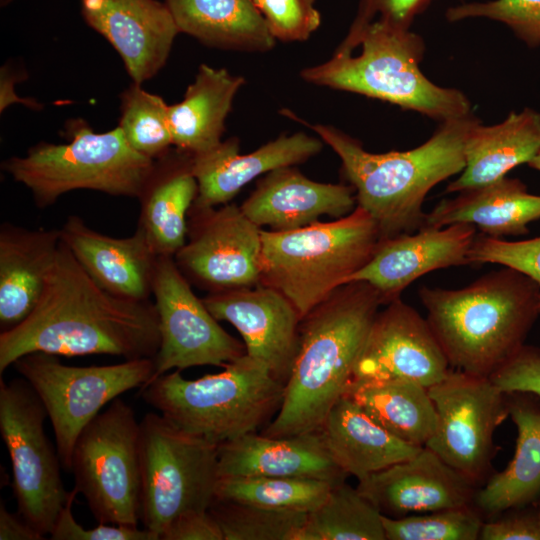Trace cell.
Wrapping results in <instances>:
<instances>
[{
	"mask_svg": "<svg viewBox=\"0 0 540 540\" xmlns=\"http://www.w3.org/2000/svg\"><path fill=\"white\" fill-rule=\"evenodd\" d=\"M160 347L154 302L114 296L101 288L61 241L41 297L30 315L0 333V374L20 357L105 354L153 358Z\"/></svg>",
	"mask_w": 540,
	"mask_h": 540,
	"instance_id": "1",
	"label": "cell"
},
{
	"mask_svg": "<svg viewBox=\"0 0 540 540\" xmlns=\"http://www.w3.org/2000/svg\"><path fill=\"white\" fill-rule=\"evenodd\" d=\"M284 114L311 128L337 154L342 172L355 190L357 206L375 220L381 239L425 226L426 195L438 183L462 172L466 139L480 122L471 112L440 122L432 136L413 149L371 153L334 126L306 123L288 110Z\"/></svg>",
	"mask_w": 540,
	"mask_h": 540,
	"instance_id": "2",
	"label": "cell"
},
{
	"mask_svg": "<svg viewBox=\"0 0 540 540\" xmlns=\"http://www.w3.org/2000/svg\"><path fill=\"white\" fill-rule=\"evenodd\" d=\"M364 281L345 283L300 321L297 352L278 413L261 434L286 437L319 430L353 380L356 362L380 307Z\"/></svg>",
	"mask_w": 540,
	"mask_h": 540,
	"instance_id": "3",
	"label": "cell"
},
{
	"mask_svg": "<svg viewBox=\"0 0 540 540\" xmlns=\"http://www.w3.org/2000/svg\"><path fill=\"white\" fill-rule=\"evenodd\" d=\"M427 322L450 367L490 377L514 356L540 316V287L503 266L456 290L419 289Z\"/></svg>",
	"mask_w": 540,
	"mask_h": 540,
	"instance_id": "4",
	"label": "cell"
},
{
	"mask_svg": "<svg viewBox=\"0 0 540 540\" xmlns=\"http://www.w3.org/2000/svg\"><path fill=\"white\" fill-rule=\"evenodd\" d=\"M423 38L375 19L354 20L327 61L300 72L307 83L356 93L443 122L472 112L460 90L430 81L420 69Z\"/></svg>",
	"mask_w": 540,
	"mask_h": 540,
	"instance_id": "5",
	"label": "cell"
},
{
	"mask_svg": "<svg viewBox=\"0 0 540 540\" xmlns=\"http://www.w3.org/2000/svg\"><path fill=\"white\" fill-rule=\"evenodd\" d=\"M284 389L265 362L245 353L223 371L194 380L180 370L167 372L142 386L140 395L180 429L220 444L270 423Z\"/></svg>",
	"mask_w": 540,
	"mask_h": 540,
	"instance_id": "6",
	"label": "cell"
},
{
	"mask_svg": "<svg viewBox=\"0 0 540 540\" xmlns=\"http://www.w3.org/2000/svg\"><path fill=\"white\" fill-rule=\"evenodd\" d=\"M261 283L283 294L301 319L372 258L381 240L360 206L330 222L261 230Z\"/></svg>",
	"mask_w": 540,
	"mask_h": 540,
	"instance_id": "7",
	"label": "cell"
},
{
	"mask_svg": "<svg viewBox=\"0 0 540 540\" xmlns=\"http://www.w3.org/2000/svg\"><path fill=\"white\" fill-rule=\"evenodd\" d=\"M65 134L67 143L40 142L24 156L2 163L5 172L30 190L38 208L79 189L138 198L154 160L135 151L119 126L96 133L86 121L73 119Z\"/></svg>",
	"mask_w": 540,
	"mask_h": 540,
	"instance_id": "8",
	"label": "cell"
},
{
	"mask_svg": "<svg viewBox=\"0 0 540 540\" xmlns=\"http://www.w3.org/2000/svg\"><path fill=\"white\" fill-rule=\"evenodd\" d=\"M140 521L159 535L178 515L208 510L216 498L218 444L190 434L163 415L140 421Z\"/></svg>",
	"mask_w": 540,
	"mask_h": 540,
	"instance_id": "9",
	"label": "cell"
},
{
	"mask_svg": "<svg viewBox=\"0 0 540 540\" xmlns=\"http://www.w3.org/2000/svg\"><path fill=\"white\" fill-rule=\"evenodd\" d=\"M140 422L119 397L80 432L72 453L74 489L98 523L138 527Z\"/></svg>",
	"mask_w": 540,
	"mask_h": 540,
	"instance_id": "10",
	"label": "cell"
},
{
	"mask_svg": "<svg viewBox=\"0 0 540 540\" xmlns=\"http://www.w3.org/2000/svg\"><path fill=\"white\" fill-rule=\"evenodd\" d=\"M41 399L51 422L56 449L71 471L75 442L83 428L119 395L141 388L154 374V359L111 365L71 366L43 352L26 354L13 364Z\"/></svg>",
	"mask_w": 540,
	"mask_h": 540,
	"instance_id": "11",
	"label": "cell"
},
{
	"mask_svg": "<svg viewBox=\"0 0 540 540\" xmlns=\"http://www.w3.org/2000/svg\"><path fill=\"white\" fill-rule=\"evenodd\" d=\"M46 418L41 399L24 378L0 377V434L11 461L17 512L44 536L69 496L57 449L45 432Z\"/></svg>",
	"mask_w": 540,
	"mask_h": 540,
	"instance_id": "12",
	"label": "cell"
},
{
	"mask_svg": "<svg viewBox=\"0 0 540 540\" xmlns=\"http://www.w3.org/2000/svg\"><path fill=\"white\" fill-rule=\"evenodd\" d=\"M428 391L437 420L425 447L480 487L493 474L494 433L509 417L507 393L490 377L456 369Z\"/></svg>",
	"mask_w": 540,
	"mask_h": 540,
	"instance_id": "13",
	"label": "cell"
},
{
	"mask_svg": "<svg viewBox=\"0 0 540 540\" xmlns=\"http://www.w3.org/2000/svg\"><path fill=\"white\" fill-rule=\"evenodd\" d=\"M152 295L159 318L160 347L149 382L172 369L203 365L223 368L246 353L245 345L228 334L203 299L194 294L174 257H158Z\"/></svg>",
	"mask_w": 540,
	"mask_h": 540,
	"instance_id": "14",
	"label": "cell"
},
{
	"mask_svg": "<svg viewBox=\"0 0 540 540\" xmlns=\"http://www.w3.org/2000/svg\"><path fill=\"white\" fill-rule=\"evenodd\" d=\"M261 227L240 206H191L184 246L174 260L186 279L209 292L261 283Z\"/></svg>",
	"mask_w": 540,
	"mask_h": 540,
	"instance_id": "15",
	"label": "cell"
},
{
	"mask_svg": "<svg viewBox=\"0 0 540 540\" xmlns=\"http://www.w3.org/2000/svg\"><path fill=\"white\" fill-rule=\"evenodd\" d=\"M450 369L427 319L399 297L376 314L352 381L401 379L429 388Z\"/></svg>",
	"mask_w": 540,
	"mask_h": 540,
	"instance_id": "16",
	"label": "cell"
},
{
	"mask_svg": "<svg viewBox=\"0 0 540 540\" xmlns=\"http://www.w3.org/2000/svg\"><path fill=\"white\" fill-rule=\"evenodd\" d=\"M203 302L215 319L238 330L246 354L265 362L286 383L298 348L301 317L283 294L259 283L209 292Z\"/></svg>",
	"mask_w": 540,
	"mask_h": 540,
	"instance_id": "17",
	"label": "cell"
},
{
	"mask_svg": "<svg viewBox=\"0 0 540 540\" xmlns=\"http://www.w3.org/2000/svg\"><path fill=\"white\" fill-rule=\"evenodd\" d=\"M84 21L118 52L132 81L142 84L165 65L180 33L159 0H81Z\"/></svg>",
	"mask_w": 540,
	"mask_h": 540,
	"instance_id": "18",
	"label": "cell"
},
{
	"mask_svg": "<svg viewBox=\"0 0 540 540\" xmlns=\"http://www.w3.org/2000/svg\"><path fill=\"white\" fill-rule=\"evenodd\" d=\"M356 487L391 518L472 505L479 488L425 446L359 480Z\"/></svg>",
	"mask_w": 540,
	"mask_h": 540,
	"instance_id": "19",
	"label": "cell"
},
{
	"mask_svg": "<svg viewBox=\"0 0 540 540\" xmlns=\"http://www.w3.org/2000/svg\"><path fill=\"white\" fill-rule=\"evenodd\" d=\"M476 237V227L455 223L430 227L381 239L369 260L346 283L364 281L375 288L385 305L422 275L468 264L469 250Z\"/></svg>",
	"mask_w": 540,
	"mask_h": 540,
	"instance_id": "20",
	"label": "cell"
},
{
	"mask_svg": "<svg viewBox=\"0 0 540 540\" xmlns=\"http://www.w3.org/2000/svg\"><path fill=\"white\" fill-rule=\"evenodd\" d=\"M61 241L86 273L110 294L130 300H150L158 255L144 231L112 237L71 215L60 228Z\"/></svg>",
	"mask_w": 540,
	"mask_h": 540,
	"instance_id": "21",
	"label": "cell"
},
{
	"mask_svg": "<svg viewBox=\"0 0 540 540\" xmlns=\"http://www.w3.org/2000/svg\"><path fill=\"white\" fill-rule=\"evenodd\" d=\"M323 147L322 140L304 132L282 134L255 151L240 154L235 137L192 155L198 194L193 206L216 207L229 203L256 177L287 166L305 162Z\"/></svg>",
	"mask_w": 540,
	"mask_h": 540,
	"instance_id": "22",
	"label": "cell"
},
{
	"mask_svg": "<svg viewBox=\"0 0 540 540\" xmlns=\"http://www.w3.org/2000/svg\"><path fill=\"white\" fill-rule=\"evenodd\" d=\"M356 205L351 185L317 182L287 166L265 174L240 207L259 227L290 231L315 223L322 215L344 217Z\"/></svg>",
	"mask_w": 540,
	"mask_h": 540,
	"instance_id": "23",
	"label": "cell"
},
{
	"mask_svg": "<svg viewBox=\"0 0 540 540\" xmlns=\"http://www.w3.org/2000/svg\"><path fill=\"white\" fill-rule=\"evenodd\" d=\"M219 478L306 477L334 483L348 476L331 458L319 430L268 437L257 432L218 444Z\"/></svg>",
	"mask_w": 540,
	"mask_h": 540,
	"instance_id": "24",
	"label": "cell"
},
{
	"mask_svg": "<svg viewBox=\"0 0 540 540\" xmlns=\"http://www.w3.org/2000/svg\"><path fill=\"white\" fill-rule=\"evenodd\" d=\"M198 194L192 154L172 147L154 160L138 200L141 228L158 256H171L184 246L188 213Z\"/></svg>",
	"mask_w": 540,
	"mask_h": 540,
	"instance_id": "25",
	"label": "cell"
},
{
	"mask_svg": "<svg viewBox=\"0 0 540 540\" xmlns=\"http://www.w3.org/2000/svg\"><path fill=\"white\" fill-rule=\"evenodd\" d=\"M60 243V229L1 224V332L20 324L37 305Z\"/></svg>",
	"mask_w": 540,
	"mask_h": 540,
	"instance_id": "26",
	"label": "cell"
},
{
	"mask_svg": "<svg viewBox=\"0 0 540 540\" xmlns=\"http://www.w3.org/2000/svg\"><path fill=\"white\" fill-rule=\"evenodd\" d=\"M507 401L517 429L516 446L505 469L493 473L476 492L474 506L485 519L540 498V398L512 392Z\"/></svg>",
	"mask_w": 540,
	"mask_h": 540,
	"instance_id": "27",
	"label": "cell"
},
{
	"mask_svg": "<svg viewBox=\"0 0 540 540\" xmlns=\"http://www.w3.org/2000/svg\"><path fill=\"white\" fill-rule=\"evenodd\" d=\"M319 431L333 461L358 481L413 457L422 448L384 429L347 396L333 405Z\"/></svg>",
	"mask_w": 540,
	"mask_h": 540,
	"instance_id": "28",
	"label": "cell"
},
{
	"mask_svg": "<svg viewBox=\"0 0 540 540\" xmlns=\"http://www.w3.org/2000/svg\"><path fill=\"white\" fill-rule=\"evenodd\" d=\"M538 219L540 195L529 193L520 179L503 177L443 199L426 213L425 226L468 223L484 235L501 238L527 234L528 225Z\"/></svg>",
	"mask_w": 540,
	"mask_h": 540,
	"instance_id": "29",
	"label": "cell"
},
{
	"mask_svg": "<svg viewBox=\"0 0 540 540\" xmlns=\"http://www.w3.org/2000/svg\"><path fill=\"white\" fill-rule=\"evenodd\" d=\"M540 150V113L531 108L510 112L500 123H477L465 143V167L446 193L495 182L513 168L528 164Z\"/></svg>",
	"mask_w": 540,
	"mask_h": 540,
	"instance_id": "30",
	"label": "cell"
},
{
	"mask_svg": "<svg viewBox=\"0 0 540 540\" xmlns=\"http://www.w3.org/2000/svg\"><path fill=\"white\" fill-rule=\"evenodd\" d=\"M244 82L225 68L200 65L183 99L168 107L173 146L194 155L218 145Z\"/></svg>",
	"mask_w": 540,
	"mask_h": 540,
	"instance_id": "31",
	"label": "cell"
},
{
	"mask_svg": "<svg viewBox=\"0 0 540 540\" xmlns=\"http://www.w3.org/2000/svg\"><path fill=\"white\" fill-rule=\"evenodd\" d=\"M180 33L204 45L268 52L276 43L253 0H164Z\"/></svg>",
	"mask_w": 540,
	"mask_h": 540,
	"instance_id": "32",
	"label": "cell"
},
{
	"mask_svg": "<svg viewBox=\"0 0 540 540\" xmlns=\"http://www.w3.org/2000/svg\"><path fill=\"white\" fill-rule=\"evenodd\" d=\"M344 396L399 439L424 447L436 428V410L428 388L412 381H352Z\"/></svg>",
	"mask_w": 540,
	"mask_h": 540,
	"instance_id": "33",
	"label": "cell"
},
{
	"mask_svg": "<svg viewBox=\"0 0 540 540\" xmlns=\"http://www.w3.org/2000/svg\"><path fill=\"white\" fill-rule=\"evenodd\" d=\"M305 532L306 540H386L381 512L345 481L308 513Z\"/></svg>",
	"mask_w": 540,
	"mask_h": 540,
	"instance_id": "34",
	"label": "cell"
},
{
	"mask_svg": "<svg viewBox=\"0 0 540 540\" xmlns=\"http://www.w3.org/2000/svg\"><path fill=\"white\" fill-rule=\"evenodd\" d=\"M334 484L306 477L219 478L216 498L270 509L310 513L325 500Z\"/></svg>",
	"mask_w": 540,
	"mask_h": 540,
	"instance_id": "35",
	"label": "cell"
},
{
	"mask_svg": "<svg viewBox=\"0 0 540 540\" xmlns=\"http://www.w3.org/2000/svg\"><path fill=\"white\" fill-rule=\"evenodd\" d=\"M208 510L221 528L224 540H306L308 513L217 498Z\"/></svg>",
	"mask_w": 540,
	"mask_h": 540,
	"instance_id": "36",
	"label": "cell"
},
{
	"mask_svg": "<svg viewBox=\"0 0 540 540\" xmlns=\"http://www.w3.org/2000/svg\"><path fill=\"white\" fill-rule=\"evenodd\" d=\"M169 105L133 82L121 94L119 127L138 153L156 160L173 147Z\"/></svg>",
	"mask_w": 540,
	"mask_h": 540,
	"instance_id": "37",
	"label": "cell"
},
{
	"mask_svg": "<svg viewBox=\"0 0 540 540\" xmlns=\"http://www.w3.org/2000/svg\"><path fill=\"white\" fill-rule=\"evenodd\" d=\"M382 521L386 540H478L485 518L472 504Z\"/></svg>",
	"mask_w": 540,
	"mask_h": 540,
	"instance_id": "38",
	"label": "cell"
},
{
	"mask_svg": "<svg viewBox=\"0 0 540 540\" xmlns=\"http://www.w3.org/2000/svg\"><path fill=\"white\" fill-rule=\"evenodd\" d=\"M449 22L487 18L509 27L530 48L540 46V0L466 2L446 10Z\"/></svg>",
	"mask_w": 540,
	"mask_h": 540,
	"instance_id": "39",
	"label": "cell"
},
{
	"mask_svg": "<svg viewBox=\"0 0 540 540\" xmlns=\"http://www.w3.org/2000/svg\"><path fill=\"white\" fill-rule=\"evenodd\" d=\"M277 41L307 40L320 26L315 0H253Z\"/></svg>",
	"mask_w": 540,
	"mask_h": 540,
	"instance_id": "40",
	"label": "cell"
},
{
	"mask_svg": "<svg viewBox=\"0 0 540 540\" xmlns=\"http://www.w3.org/2000/svg\"><path fill=\"white\" fill-rule=\"evenodd\" d=\"M468 260L469 263H494L514 268L540 287V236L507 241L480 233L473 241Z\"/></svg>",
	"mask_w": 540,
	"mask_h": 540,
	"instance_id": "41",
	"label": "cell"
},
{
	"mask_svg": "<svg viewBox=\"0 0 540 540\" xmlns=\"http://www.w3.org/2000/svg\"><path fill=\"white\" fill-rule=\"evenodd\" d=\"M78 492L69 491L68 499L59 513L49 534L53 540H160L153 531L139 527L98 523L92 528H84L74 518L72 506Z\"/></svg>",
	"mask_w": 540,
	"mask_h": 540,
	"instance_id": "42",
	"label": "cell"
},
{
	"mask_svg": "<svg viewBox=\"0 0 540 540\" xmlns=\"http://www.w3.org/2000/svg\"><path fill=\"white\" fill-rule=\"evenodd\" d=\"M490 379L504 393L526 392L540 398V348L524 344Z\"/></svg>",
	"mask_w": 540,
	"mask_h": 540,
	"instance_id": "43",
	"label": "cell"
},
{
	"mask_svg": "<svg viewBox=\"0 0 540 540\" xmlns=\"http://www.w3.org/2000/svg\"><path fill=\"white\" fill-rule=\"evenodd\" d=\"M480 540H540V507L537 503L510 508L485 519Z\"/></svg>",
	"mask_w": 540,
	"mask_h": 540,
	"instance_id": "44",
	"label": "cell"
},
{
	"mask_svg": "<svg viewBox=\"0 0 540 540\" xmlns=\"http://www.w3.org/2000/svg\"><path fill=\"white\" fill-rule=\"evenodd\" d=\"M434 0H360L354 20L370 22L375 19L410 29L414 19Z\"/></svg>",
	"mask_w": 540,
	"mask_h": 540,
	"instance_id": "45",
	"label": "cell"
},
{
	"mask_svg": "<svg viewBox=\"0 0 540 540\" xmlns=\"http://www.w3.org/2000/svg\"><path fill=\"white\" fill-rule=\"evenodd\" d=\"M160 540H224V536L209 510H189L172 520Z\"/></svg>",
	"mask_w": 540,
	"mask_h": 540,
	"instance_id": "46",
	"label": "cell"
},
{
	"mask_svg": "<svg viewBox=\"0 0 540 540\" xmlns=\"http://www.w3.org/2000/svg\"><path fill=\"white\" fill-rule=\"evenodd\" d=\"M45 536L28 523L18 512H10L0 504V540H43Z\"/></svg>",
	"mask_w": 540,
	"mask_h": 540,
	"instance_id": "47",
	"label": "cell"
},
{
	"mask_svg": "<svg viewBox=\"0 0 540 540\" xmlns=\"http://www.w3.org/2000/svg\"><path fill=\"white\" fill-rule=\"evenodd\" d=\"M528 165L535 169L540 171V150L539 152L533 157V159L528 163Z\"/></svg>",
	"mask_w": 540,
	"mask_h": 540,
	"instance_id": "48",
	"label": "cell"
},
{
	"mask_svg": "<svg viewBox=\"0 0 540 540\" xmlns=\"http://www.w3.org/2000/svg\"><path fill=\"white\" fill-rule=\"evenodd\" d=\"M12 0H0L1 6L8 5Z\"/></svg>",
	"mask_w": 540,
	"mask_h": 540,
	"instance_id": "49",
	"label": "cell"
},
{
	"mask_svg": "<svg viewBox=\"0 0 540 540\" xmlns=\"http://www.w3.org/2000/svg\"><path fill=\"white\" fill-rule=\"evenodd\" d=\"M536 503H537V504L539 505V507H540V498L538 499V501H537Z\"/></svg>",
	"mask_w": 540,
	"mask_h": 540,
	"instance_id": "50",
	"label": "cell"
}]
</instances>
